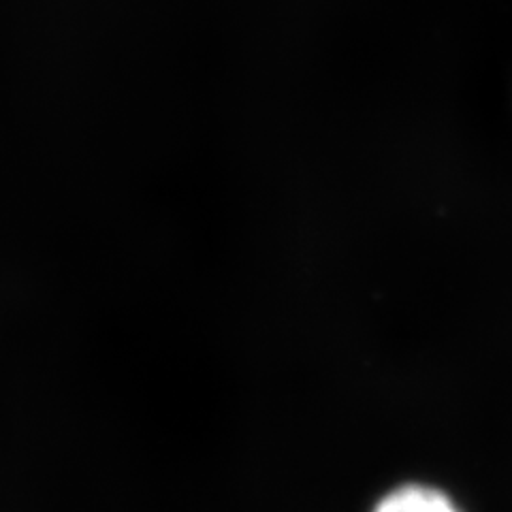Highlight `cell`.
Masks as SVG:
<instances>
[{
	"instance_id": "6da1fadb",
	"label": "cell",
	"mask_w": 512,
	"mask_h": 512,
	"mask_svg": "<svg viewBox=\"0 0 512 512\" xmlns=\"http://www.w3.org/2000/svg\"><path fill=\"white\" fill-rule=\"evenodd\" d=\"M376 512H459L444 493L427 487H404L382 500Z\"/></svg>"
}]
</instances>
